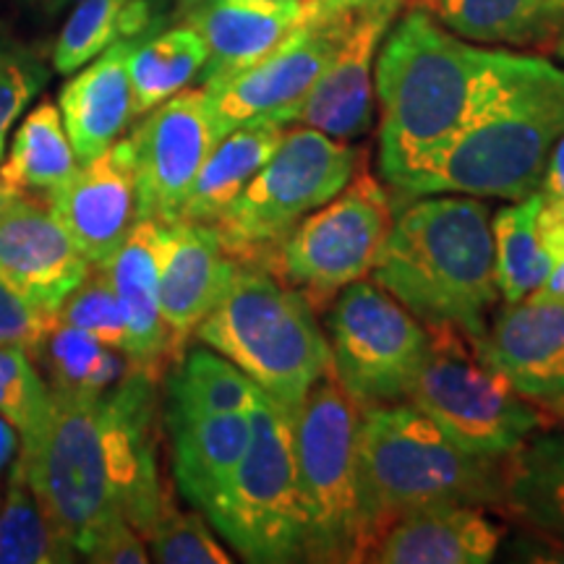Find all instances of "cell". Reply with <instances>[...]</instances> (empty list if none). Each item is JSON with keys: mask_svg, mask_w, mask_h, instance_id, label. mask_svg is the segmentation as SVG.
<instances>
[{"mask_svg": "<svg viewBox=\"0 0 564 564\" xmlns=\"http://www.w3.org/2000/svg\"><path fill=\"white\" fill-rule=\"evenodd\" d=\"M144 369L102 394L51 392L45 421L21 440L19 457L42 510L76 554L110 525L152 533L167 499L158 470V387Z\"/></svg>", "mask_w": 564, "mask_h": 564, "instance_id": "cell-1", "label": "cell"}, {"mask_svg": "<svg viewBox=\"0 0 564 564\" xmlns=\"http://www.w3.org/2000/svg\"><path fill=\"white\" fill-rule=\"evenodd\" d=\"M541 55L457 37L419 9L390 26L373 68L379 173L390 192L533 70Z\"/></svg>", "mask_w": 564, "mask_h": 564, "instance_id": "cell-2", "label": "cell"}, {"mask_svg": "<svg viewBox=\"0 0 564 564\" xmlns=\"http://www.w3.org/2000/svg\"><path fill=\"white\" fill-rule=\"evenodd\" d=\"M371 280L426 327L447 324L481 337L499 301L486 202L432 194L394 207Z\"/></svg>", "mask_w": 564, "mask_h": 564, "instance_id": "cell-3", "label": "cell"}, {"mask_svg": "<svg viewBox=\"0 0 564 564\" xmlns=\"http://www.w3.org/2000/svg\"><path fill=\"white\" fill-rule=\"evenodd\" d=\"M562 133L564 68L539 58L531 74L398 183L392 202L432 194L525 199L541 188L549 154Z\"/></svg>", "mask_w": 564, "mask_h": 564, "instance_id": "cell-4", "label": "cell"}, {"mask_svg": "<svg viewBox=\"0 0 564 564\" xmlns=\"http://www.w3.org/2000/svg\"><path fill=\"white\" fill-rule=\"evenodd\" d=\"M364 546L429 505H478L502 514L505 457L465 453L411 403L364 411L358 432Z\"/></svg>", "mask_w": 564, "mask_h": 564, "instance_id": "cell-5", "label": "cell"}, {"mask_svg": "<svg viewBox=\"0 0 564 564\" xmlns=\"http://www.w3.org/2000/svg\"><path fill=\"white\" fill-rule=\"evenodd\" d=\"M194 335L291 411L335 371L316 308L264 267L238 264L230 288Z\"/></svg>", "mask_w": 564, "mask_h": 564, "instance_id": "cell-6", "label": "cell"}, {"mask_svg": "<svg viewBox=\"0 0 564 564\" xmlns=\"http://www.w3.org/2000/svg\"><path fill=\"white\" fill-rule=\"evenodd\" d=\"M364 411L335 371L293 411V455L303 510V562H361L358 432Z\"/></svg>", "mask_w": 564, "mask_h": 564, "instance_id": "cell-7", "label": "cell"}, {"mask_svg": "<svg viewBox=\"0 0 564 564\" xmlns=\"http://www.w3.org/2000/svg\"><path fill=\"white\" fill-rule=\"evenodd\" d=\"M358 165L361 154L350 141L301 123L288 126L267 165L212 228L236 264L274 272L288 236L314 209L340 194Z\"/></svg>", "mask_w": 564, "mask_h": 564, "instance_id": "cell-8", "label": "cell"}, {"mask_svg": "<svg viewBox=\"0 0 564 564\" xmlns=\"http://www.w3.org/2000/svg\"><path fill=\"white\" fill-rule=\"evenodd\" d=\"M429 356L408 403L429 415L465 453L507 457L554 426V419L510 384L457 327H426Z\"/></svg>", "mask_w": 564, "mask_h": 564, "instance_id": "cell-9", "label": "cell"}, {"mask_svg": "<svg viewBox=\"0 0 564 564\" xmlns=\"http://www.w3.org/2000/svg\"><path fill=\"white\" fill-rule=\"evenodd\" d=\"M249 413V447L204 518L246 562H303L293 411L259 390Z\"/></svg>", "mask_w": 564, "mask_h": 564, "instance_id": "cell-10", "label": "cell"}, {"mask_svg": "<svg viewBox=\"0 0 564 564\" xmlns=\"http://www.w3.org/2000/svg\"><path fill=\"white\" fill-rule=\"evenodd\" d=\"M333 369L361 411L408 403L429 356V329L377 282L358 280L324 306Z\"/></svg>", "mask_w": 564, "mask_h": 564, "instance_id": "cell-11", "label": "cell"}, {"mask_svg": "<svg viewBox=\"0 0 564 564\" xmlns=\"http://www.w3.org/2000/svg\"><path fill=\"white\" fill-rule=\"evenodd\" d=\"M348 186L299 223L278 253L274 274L324 312L343 288L366 280L392 230L394 202L361 160Z\"/></svg>", "mask_w": 564, "mask_h": 564, "instance_id": "cell-12", "label": "cell"}, {"mask_svg": "<svg viewBox=\"0 0 564 564\" xmlns=\"http://www.w3.org/2000/svg\"><path fill=\"white\" fill-rule=\"evenodd\" d=\"M356 13L333 19H308L293 34L236 74L202 84L215 118L217 137L251 121L291 126L301 102L350 30Z\"/></svg>", "mask_w": 564, "mask_h": 564, "instance_id": "cell-13", "label": "cell"}, {"mask_svg": "<svg viewBox=\"0 0 564 564\" xmlns=\"http://www.w3.org/2000/svg\"><path fill=\"white\" fill-rule=\"evenodd\" d=\"M217 139L204 89H183L147 112L129 139L139 220H181L183 204Z\"/></svg>", "mask_w": 564, "mask_h": 564, "instance_id": "cell-14", "label": "cell"}, {"mask_svg": "<svg viewBox=\"0 0 564 564\" xmlns=\"http://www.w3.org/2000/svg\"><path fill=\"white\" fill-rule=\"evenodd\" d=\"M47 209L91 267H105L139 220L137 171L129 139L79 162L74 175L47 194Z\"/></svg>", "mask_w": 564, "mask_h": 564, "instance_id": "cell-15", "label": "cell"}, {"mask_svg": "<svg viewBox=\"0 0 564 564\" xmlns=\"http://www.w3.org/2000/svg\"><path fill=\"white\" fill-rule=\"evenodd\" d=\"M91 264L53 212L13 194L0 209V278L40 312L55 316Z\"/></svg>", "mask_w": 564, "mask_h": 564, "instance_id": "cell-16", "label": "cell"}, {"mask_svg": "<svg viewBox=\"0 0 564 564\" xmlns=\"http://www.w3.org/2000/svg\"><path fill=\"white\" fill-rule=\"evenodd\" d=\"M403 6H373L356 13L350 30L301 102L293 123L352 141L371 131L373 68L379 47Z\"/></svg>", "mask_w": 564, "mask_h": 564, "instance_id": "cell-17", "label": "cell"}, {"mask_svg": "<svg viewBox=\"0 0 564 564\" xmlns=\"http://www.w3.org/2000/svg\"><path fill=\"white\" fill-rule=\"evenodd\" d=\"M478 350L510 384L535 405L546 408L564 394V303H505L476 337Z\"/></svg>", "mask_w": 564, "mask_h": 564, "instance_id": "cell-18", "label": "cell"}, {"mask_svg": "<svg viewBox=\"0 0 564 564\" xmlns=\"http://www.w3.org/2000/svg\"><path fill=\"white\" fill-rule=\"evenodd\" d=\"M507 528L489 507L429 505L398 518L373 539L364 562L486 564L497 560Z\"/></svg>", "mask_w": 564, "mask_h": 564, "instance_id": "cell-19", "label": "cell"}, {"mask_svg": "<svg viewBox=\"0 0 564 564\" xmlns=\"http://www.w3.org/2000/svg\"><path fill=\"white\" fill-rule=\"evenodd\" d=\"M167 225L171 238L160 270V312L178 361L188 337L230 288L238 264L223 249L212 225L188 220Z\"/></svg>", "mask_w": 564, "mask_h": 564, "instance_id": "cell-20", "label": "cell"}, {"mask_svg": "<svg viewBox=\"0 0 564 564\" xmlns=\"http://www.w3.org/2000/svg\"><path fill=\"white\" fill-rule=\"evenodd\" d=\"M167 238L171 225L137 220L116 257L105 264L129 333L126 358L133 369H144L160 379L175 364L171 335L160 312V270Z\"/></svg>", "mask_w": 564, "mask_h": 564, "instance_id": "cell-21", "label": "cell"}, {"mask_svg": "<svg viewBox=\"0 0 564 564\" xmlns=\"http://www.w3.org/2000/svg\"><path fill=\"white\" fill-rule=\"evenodd\" d=\"M312 19V0H202L181 21L207 42L202 84L236 74Z\"/></svg>", "mask_w": 564, "mask_h": 564, "instance_id": "cell-22", "label": "cell"}, {"mask_svg": "<svg viewBox=\"0 0 564 564\" xmlns=\"http://www.w3.org/2000/svg\"><path fill=\"white\" fill-rule=\"evenodd\" d=\"M131 40H121L82 66L61 89L58 110L74 147L76 160L87 162L116 144L133 118L129 79Z\"/></svg>", "mask_w": 564, "mask_h": 564, "instance_id": "cell-23", "label": "cell"}, {"mask_svg": "<svg viewBox=\"0 0 564 564\" xmlns=\"http://www.w3.org/2000/svg\"><path fill=\"white\" fill-rule=\"evenodd\" d=\"M173 440V478L181 497L207 512L251 442V413L165 415Z\"/></svg>", "mask_w": 564, "mask_h": 564, "instance_id": "cell-24", "label": "cell"}, {"mask_svg": "<svg viewBox=\"0 0 564 564\" xmlns=\"http://www.w3.org/2000/svg\"><path fill=\"white\" fill-rule=\"evenodd\" d=\"M444 30L486 47H539L564 24V0H411Z\"/></svg>", "mask_w": 564, "mask_h": 564, "instance_id": "cell-25", "label": "cell"}, {"mask_svg": "<svg viewBox=\"0 0 564 564\" xmlns=\"http://www.w3.org/2000/svg\"><path fill=\"white\" fill-rule=\"evenodd\" d=\"M502 514L564 541V429H541L505 457Z\"/></svg>", "mask_w": 564, "mask_h": 564, "instance_id": "cell-26", "label": "cell"}, {"mask_svg": "<svg viewBox=\"0 0 564 564\" xmlns=\"http://www.w3.org/2000/svg\"><path fill=\"white\" fill-rule=\"evenodd\" d=\"M288 126L278 121H251L225 133L215 141L196 175L192 194L183 204L181 220L217 223L230 204L241 196L249 181L267 165L280 147Z\"/></svg>", "mask_w": 564, "mask_h": 564, "instance_id": "cell-27", "label": "cell"}, {"mask_svg": "<svg viewBox=\"0 0 564 564\" xmlns=\"http://www.w3.org/2000/svg\"><path fill=\"white\" fill-rule=\"evenodd\" d=\"M173 21V0H79L55 40L53 66L74 74L121 40L144 37Z\"/></svg>", "mask_w": 564, "mask_h": 564, "instance_id": "cell-28", "label": "cell"}, {"mask_svg": "<svg viewBox=\"0 0 564 564\" xmlns=\"http://www.w3.org/2000/svg\"><path fill=\"white\" fill-rule=\"evenodd\" d=\"M207 58V42L186 21L137 37L129 53L133 118L188 89L202 76Z\"/></svg>", "mask_w": 564, "mask_h": 564, "instance_id": "cell-29", "label": "cell"}, {"mask_svg": "<svg viewBox=\"0 0 564 564\" xmlns=\"http://www.w3.org/2000/svg\"><path fill=\"white\" fill-rule=\"evenodd\" d=\"M79 167L74 147L53 102H40L19 126L11 152L0 165V183L11 194H53Z\"/></svg>", "mask_w": 564, "mask_h": 564, "instance_id": "cell-30", "label": "cell"}, {"mask_svg": "<svg viewBox=\"0 0 564 564\" xmlns=\"http://www.w3.org/2000/svg\"><path fill=\"white\" fill-rule=\"evenodd\" d=\"M47 373V387L55 394L89 398L116 387L129 373L126 352L108 348L97 337L55 319L32 356Z\"/></svg>", "mask_w": 564, "mask_h": 564, "instance_id": "cell-31", "label": "cell"}, {"mask_svg": "<svg viewBox=\"0 0 564 564\" xmlns=\"http://www.w3.org/2000/svg\"><path fill=\"white\" fill-rule=\"evenodd\" d=\"M165 415L251 411L259 387L236 364L212 348H186L167 373Z\"/></svg>", "mask_w": 564, "mask_h": 564, "instance_id": "cell-32", "label": "cell"}, {"mask_svg": "<svg viewBox=\"0 0 564 564\" xmlns=\"http://www.w3.org/2000/svg\"><path fill=\"white\" fill-rule=\"evenodd\" d=\"M544 194L507 204L491 217L494 236V282L505 303L525 301L541 288L549 262L539 241V212Z\"/></svg>", "mask_w": 564, "mask_h": 564, "instance_id": "cell-33", "label": "cell"}, {"mask_svg": "<svg viewBox=\"0 0 564 564\" xmlns=\"http://www.w3.org/2000/svg\"><path fill=\"white\" fill-rule=\"evenodd\" d=\"M74 546L61 539L42 510L24 460L17 453L0 510V564H58L74 562Z\"/></svg>", "mask_w": 564, "mask_h": 564, "instance_id": "cell-34", "label": "cell"}, {"mask_svg": "<svg viewBox=\"0 0 564 564\" xmlns=\"http://www.w3.org/2000/svg\"><path fill=\"white\" fill-rule=\"evenodd\" d=\"M55 319L97 337L108 348L126 352L129 333H126L123 308L118 303L116 288H112L110 274L105 267H91L87 278L63 301Z\"/></svg>", "mask_w": 564, "mask_h": 564, "instance_id": "cell-35", "label": "cell"}, {"mask_svg": "<svg viewBox=\"0 0 564 564\" xmlns=\"http://www.w3.org/2000/svg\"><path fill=\"white\" fill-rule=\"evenodd\" d=\"M147 546L154 562L162 564H230L220 541L212 533L204 512H181L173 502L165 505L152 533L147 535Z\"/></svg>", "mask_w": 564, "mask_h": 564, "instance_id": "cell-36", "label": "cell"}, {"mask_svg": "<svg viewBox=\"0 0 564 564\" xmlns=\"http://www.w3.org/2000/svg\"><path fill=\"white\" fill-rule=\"evenodd\" d=\"M51 408V387L40 377L30 352L0 345V415L17 432L32 436Z\"/></svg>", "mask_w": 564, "mask_h": 564, "instance_id": "cell-37", "label": "cell"}, {"mask_svg": "<svg viewBox=\"0 0 564 564\" xmlns=\"http://www.w3.org/2000/svg\"><path fill=\"white\" fill-rule=\"evenodd\" d=\"M47 84V68L40 55L0 26V158L11 126Z\"/></svg>", "mask_w": 564, "mask_h": 564, "instance_id": "cell-38", "label": "cell"}, {"mask_svg": "<svg viewBox=\"0 0 564 564\" xmlns=\"http://www.w3.org/2000/svg\"><path fill=\"white\" fill-rule=\"evenodd\" d=\"M53 322L55 316L40 312L0 278V345L3 348H19L34 356Z\"/></svg>", "mask_w": 564, "mask_h": 564, "instance_id": "cell-39", "label": "cell"}, {"mask_svg": "<svg viewBox=\"0 0 564 564\" xmlns=\"http://www.w3.org/2000/svg\"><path fill=\"white\" fill-rule=\"evenodd\" d=\"M84 560L97 562V564H144L150 562V546H147V539L141 535L131 523L110 525L97 544L84 554Z\"/></svg>", "mask_w": 564, "mask_h": 564, "instance_id": "cell-40", "label": "cell"}, {"mask_svg": "<svg viewBox=\"0 0 564 564\" xmlns=\"http://www.w3.org/2000/svg\"><path fill=\"white\" fill-rule=\"evenodd\" d=\"M539 192L544 194L546 199L564 202V133L556 139L554 150L549 154L546 171H544V178H541Z\"/></svg>", "mask_w": 564, "mask_h": 564, "instance_id": "cell-41", "label": "cell"}, {"mask_svg": "<svg viewBox=\"0 0 564 564\" xmlns=\"http://www.w3.org/2000/svg\"><path fill=\"white\" fill-rule=\"evenodd\" d=\"M373 6H405V0H312V19H333L340 13H358Z\"/></svg>", "mask_w": 564, "mask_h": 564, "instance_id": "cell-42", "label": "cell"}, {"mask_svg": "<svg viewBox=\"0 0 564 564\" xmlns=\"http://www.w3.org/2000/svg\"><path fill=\"white\" fill-rule=\"evenodd\" d=\"M531 299L541 301H562L564 303V262L556 264L552 272L546 274V280L541 282V288L531 293Z\"/></svg>", "mask_w": 564, "mask_h": 564, "instance_id": "cell-43", "label": "cell"}, {"mask_svg": "<svg viewBox=\"0 0 564 564\" xmlns=\"http://www.w3.org/2000/svg\"><path fill=\"white\" fill-rule=\"evenodd\" d=\"M19 453V440H17V429L11 426L9 421L0 415V474L6 470V465H9L13 457Z\"/></svg>", "mask_w": 564, "mask_h": 564, "instance_id": "cell-44", "label": "cell"}, {"mask_svg": "<svg viewBox=\"0 0 564 564\" xmlns=\"http://www.w3.org/2000/svg\"><path fill=\"white\" fill-rule=\"evenodd\" d=\"M546 51L552 53L556 61H562V63H564V24L560 26V32L554 34V40L549 42V47H546Z\"/></svg>", "mask_w": 564, "mask_h": 564, "instance_id": "cell-45", "label": "cell"}, {"mask_svg": "<svg viewBox=\"0 0 564 564\" xmlns=\"http://www.w3.org/2000/svg\"><path fill=\"white\" fill-rule=\"evenodd\" d=\"M199 3L202 0H173V19L181 21L188 11L194 9V6H199Z\"/></svg>", "mask_w": 564, "mask_h": 564, "instance_id": "cell-46", "label": "cell"}, {"mask_svg": "<svg viewBox=\"0 0 564 564\" xmlns=\"http://www.w3.org/2000/svg\"><path fill=\"white\" fill-rule=\"evenodd\" d=\"M544 411L552 415L554 423H562V426H564V394H562L560 400H554V403H549Z\"/></svg>", "mask_w": 564, "mask_h": 564, "instance_id": "cell-47", "label": "cell"}, {"mask_svg": "<svg viewBox=\"0 0 564 564\" xmlns=\"http://www.w3.org/2000/svg\"><path fill=\"white\" fill-rule=\"evenodd\" d=\"M68 3H74V0H42V11L58 13V11L66 9Z\"/></svg>", "mask_w": 564, "mask_h": 564, "instance_id": "cell-48", "label": "cell"}, {"mask_svg": "<svg viewBox=\"0 0 564 564\" xmlns=\"http://www.w3.org/2000/svg\"><path fill=\"white\" fill-rule=\"evenodd\" d=\"M11 196H13V194L9 192V188H6V186H3V183H0V209H3V207H6V202H9V199H11Z\"/></svg>", "mask_w": 564, "mask_h": 564, "instance_id": "cell-49", "label": "cell"}, {"mask_svg": "<svg viewBox=\"0 0 564 564\" xmlns=\"http://www.w3.org/2000/svg\"><path fill=\"white\" fill-rule=\"evenodd\" d=\"M30 3H40L42 6V0H30Z\"/></svg>", "mask_w": 564, "mask_h": 564, "instance_id": "cell-50", "label": "cell"}]
</instances>
